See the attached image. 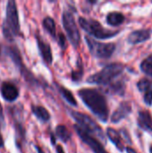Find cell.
I'll use <instances>...</instances> for the list:
<instances>
[{
	"mask_svg": "<svg viewBox=\"0 0 152 153\" xmlns=\"http://www.w3.org/2000/svg\"><path fill=\"white\" fill-rule=\"evenodd\" d=\"M73 128L75 130V132L77 133V134L79 135V137L82 139V141L83 143H85L94 153H108L104 148V146L102 145V143L95 137H93L92 135L89 134L88 133H86L84 130H82L80 126H78L77 125L73 126Z\"/></svg>",
	"mask_w": 152,
	"mask_h": 153,
	"instance_id": "8",
	"label": "cell"
},
{
	"mask_svg": "<svg viewBox=\"0 0 152 153\" xmlns=\"http://www.w3.org/2000/svg\"><path fill=\"white\" fill-rule=\"evenodd\" d=\"M4 113H3V108L0 103V125L4 126Z\"/></svg>",
	"mask_w": 152,
	"mask_h": 153,
	"instance_id": "28",
	"label": "cell"
},
{
	"mask_svg": "<svg viewBox=\"0 0 152 153\" xmlns=\"http://www.w3.org/2000/svg\"><path fill=\"white\" fill-rule=\"evenodd\" d=\"M125 70V65L121 63H112L106 65L101 71L90 75L87 82L90 84L107 85L115 78L119 76Z\"/></svg>",
	"mask_w": 152,
	"mask_h": 153,
	"instance_id": "3",
	"label": "cell"
},
{
	"mask_svg": "<svg viewBox=\"0 0 152 153\" xmlns=\"http://www.w3.org/2000/svg\"><path fill=\"white\" fill-rule=\"evenodd\" d=\"M151 39V30L144 29V30H137L131 32L128 36V42L131 44H139L142 43Z\"/></svg>",
	"mask_w": 152,
	"mask_h": 153,
	"instance_id": "12",
	"label": "cell"
},
{
	"mask_svg": "<svg viewBox=\"0 0 152 153\" xmlns=\"http://www.w3.org/2000/svg\"><path fill=\"white\" fill-rule=\"evenodd\" d=\"M125 151H126V152L127 153H137L134 149H133V148H131V147H129V146H127V147L125 148Z\"/></svg>",
	"mask_w": 152,
	"mask_h": 153,
	"instance_id": "29",
	"label": "cell"
},
{
	"mask_svg": "<svg viewBox=\"0 0 152 153\" xmlns=\"http://www.w3.org/2000/svg\"><path fill=\"white\" fill-rule=\"evenodd\" d=\"M140 68L141 70L148 74L149 76L152 77V54L148 56L140 65Z\"/></svg>",
	"mask_w": 152,
	"mask_h": 153,
	"instance_id": "21",
	"label": "cell"
},
{
	"mask_svg": "<svg viewBox=\"0 0 152 153\" xmlns=\"http://www.w3.org/2000/svg\"><path fill=\"white\" fill-rule=\"evenodd\" d=\"M132 112V105L128 101H123L111 116V122L114 124L119 123L121 120L128 117Z\"/></svg>",
	"mask_w": 152,
	"mask_h": 153,
	"instance_id": "10",
	"label": "cell"
},
{
	"mask_svg": "<svg viewBox=\"0 0 152 153\" xmlns=\"http://www.w3.org/2000/svg\"><path fill=\"white\" fill-rule=\"evenodd\" d=\"M125 15L119 12H112L107 15V22L114 27L121 25L125 21Z\"/></svg>",
	"mask_w": 152,
	"mask_h": 153,
	"instance_id": "15",
	"label": "cell"
},
{
	"mask_svg": "<svg viewBox=\"0 0 152 153\" xmlns=\"http://www.w3.org/2000/svg\"><path fill=\"white\" fill-rule=\"evenodd\" d=\"M125 91V83L122 82H117L116 83H113L108 88V91L111 92V94H119L121 96L124 95Z\"/></svg>",
	"mask_w": 152,
	"mask_h": 153,
	"instance_id": "22",
	"label": "cell"
},
{
	"mask_svg": "<svg viewBox=\"0 0 152 153\" xmlns=\"http://www.w3.org/2000/svg\"><path fill=\"white\" fill-rule=\"evenodd\" d=\"M43 27L45 28V30L53 37L56 39V23H55V21L51 18V17H46L44 20H43Z\"/></svg>",
	"mask_w": 152,
	"mask_h": 153,
	"instance_id": "20",
	"label": "cell"
},
{
	"mask_svg": "<svg viewBox=\"0 0 152 153\" xmlns=\"http://www.w3.org/2000/svg\"><path fill=\"white\" fill-rule=\"evenodd\" d=\"M3 33L6 39L13 40L20 34V22L17 4L15 1L10 0L6 5L5 19L3 23Z\"/></svg>",
	"mask_w": 152,
	"mask_h": 153,
	"instance_id": "2",
	"label": "cell"
},
{
	"mask_svg": "<svg viewBox=\"0 0 152 153\" xmlns=\"http://www.w3.org/2000/svg\"><path fill=\"white\" fill-rule=\"evenodd\" d=\"M71 116L78 123V126H80L86 133H88L90 135H95L102 142H106L105 134L102 128L95 120L92 119V117L86 114L77 111H71Z\"/></svg>",
	"mask_w": 152,
	"mask_h": 153,
	"instance_id": "4",
	"label": "cell"
},
{
	"mask_svg": "<svg viewBox=\"0 0 152 153\" xmlns=\"http://www.w3.org/2000/svg\"><path fill=\"white\" fill-rule=\"evenodd\" d=\"M137 88L141 92H145L152 88V82L150 79L143 78L137 82Z\"/></svg>",
	"mask_w": 152,
	"mask_h": 153,
	"instance_id": "23",
	"label": "cell"
},
{
	"mask_svg": "<svg viewBox=\"0 0 152 153\" xmlns=\"http://www.w3.org/2000/svg\"><path fill=\"white\" fill-rule=\"evenodd\" d=\"M50 139H51L52 144H53V145H56V139H55V136H54V134H51V137H50Z\"/></svg>",
	"mask_w": 152,
	"mask_h": 153,
	"instance_id": "32",
	"label": "cell"
},
{
	"mask_svg": "<svg viewBox=\"0 0 152 153\" xmlns=\"http://www.w3.org/2000/svg\"><path fill=\"white\" fill-rule=\"evenodd\" d=\"M80 26L90 35L96 39H106L115 37L118 34V30H106L98 21L92 19H86L83 17L79 18Z\"/></svg>",
	"mask_w": 152,
	"mask_h": 153,
	"instance_id": "5",
	"label": "cell"
},
{
	"mask_svg": "<svg viewBox=\"0 0 152 153\" xmlns=\"http://www.w3.org/2000/svg\"><path fill=\"white\" fill-rule=\"evenodd\" d=\"M36 39H37L39 53H40L43 60L46 62V64L51 65L52 61H53V56H52V51H51L50 45L47 42H46L45 40H43L39 35L36 36Z\"/></svg>",
	"mask_w": 152,
	"mask_h": 153,
	"instance_id": "11",
	"label": "cell"
},
{
	"mask_svg": "<svg viewBox=\"0 0 152 153\" xmlns=\"http://www.w3.org/2000/svg\"><path fill=\"white\" fill-rule=\"evenodd\" d=\"M36 149H37V151H38V153H44V152L42 151V149H41L39 146H36Z\"/></svg>",
	"mask_w": 152,
	"mask_h": 153,
	"instance_id": "33",
	"label": "cell"
},
{
	"mask_svg": "<svg viewBox=\"0 0 152 153\" xmlns=\"http://www.w3.org/2000/svg\"><path fill=\"white\" fill-rule=\"evenodd\" d=\"M58 43L60 45V47L63 48V49H65L66 48V39H65V36L63 34V33H60L59 36H58Z\"/></svg>",
	"mask_w": 152,
	"mask_h": 153,
	"instance_id": "26",
	"label": "cell"
},
{
	"mask_svg": "<svg viewBox=\"0 0 152 153\" xmlns=\"http://www.w3.org/2000/svg\"><path fill=\"white\" fill-rule=\"evenodd\" d=\"M56 137L59 138L64 143H67L71 139V135H72L71 132L64 125H59V126H56Z\"/></svg>",
	"mask_w": 152,
	"mask_h": 153,
	"instance_id": "17",
	"label": "cell"
},
{
	"mask_svg": "<svg viewBox=\"0 0 152 153\" xmlns=\"http://www.w3.org/2000/svg\"><path fill=\"white\" fill-rule=\"evenodd\" d=\"M3 147H4V140H3V137H2V134L0 132V148H3Z\"/></svg>",
	"mask_w": 152,
	"mask_h": 153,
	"instance_id": "31",
	"label": "cell"
},
{
	"mask_svg": "<svg viewBox=\"0 0 152 153\" xmlns=\"http://www.w3.org/2000/svg\"><path fill=\"white\" fill-rule=\"evenodd\" d=\"M107 135L109 138V140L116 145V147L120 152H123L125 150V146H124V143H123V141H122L121 134L118 131H116L114 128L109 127V128L107 129Z\"/></svg>",
	"mask_w": 152,
	"mask_h": 153,
	"instance_id": "14",
	"label": "cell"
},
{
	"mask_svg": "<svg viewBox=\"0 0 152 153\" xmlns=\"http://www.w3.org/2000/svg\"><path fill=\"white\" fill-rule=\"evenodd\" d=\"M85 40L90 54L98 58H109L116 50V44L114 43H101L89 36L85 37Z\"/></svg>",
	"mask_w": 152,
	"mask_h": 153,
	"instance_id": "6",
	"label": "cell"
},
{
	"mask_svg": "<svg viewBox=\"0 0 152 153\" xmlns=\"http://www.w3.org/2000/svg\"><path fill=\"white\" fill-rule=\"evenodd\" d=\"M83 75V68H82V64L81 62V59H78V65H77V69L73 70L72 72V80L74 82L81 81L82 77Z\"/></svg>",
	"mask_w": 152,
	"mask_h": 153,
	"instance_id": "24",
	"label": "cell"
},
{
	"mask_svg": "<svg viewBox=\"0 0 152 153\" xmlns=\"http://www.w3.org/2000/svg\"><path fill=\"white\" fill-rule=\"evenodd\" d=\"M79 97L90 110L102 122H107L108 119L109 109L105 96L98 90L85 88L78 91Z\"/></svg>",
	"mask_w": 152,
	"mask_h": 153,
	"instance_id": "1",
	"label": "cell"
},
{
	"mask_svg": "<svg viewBox=\"0 0 152 153\" xmlns=\"http://www.w3.org/2000/svg\"><path fill=\"white\" fill-rule=\"evenodd\" d=\"M56 153H65V151H64V149H63V147L61 145L56 146Z\"/></svg>",
	"mask_w": 152,
	"mask_h": 153,
	"instance_id": "30",
	"label": "cell"
},
{
	"mask_svg": "<svg viewBox=\"0 0 152 153\" xmlns=\"http://www.w3.org/2000/svg\"><path fill=\"white\" fill-rule=\"evenodd\" d=\"M58 90H59V92L60 94L62 95V97L71 105V106H73V107H76L77 106V101H76V99L74 98V96L73 95V93L66 88L63 87V86H59L58 87Z\"/></svg>",
	"mask_w": 152,
	"mask_h": 153,
	"instance_id": "19",
	"label": "cell"
},
{
	"mask_svg": "<svg viewBox=\"0 0 152 153\" xmlns=\"http://www.w3.org/2000/svg\"><path fill=\"white\" fill-rule=\"evenodd\" d=\"M62 21L70 42L74 48H78L81 41V35L73 13L69 11H65L62 16Z\"/></svg>",
	"mask_w": 152,
	"mask_h": 153,
	"instance_id": "7",
	"label": "cell"
},
{
	"mask_svg": "<svg viewBox=\"0 0 152 153\" xmlns=\"http://www.w3.org/2000/svg\"><path fill=\"white\" fill-rule=\"evenodd\" d=\"M120 134H124V136H125V139L129 143H132V141H131V138H130V136H129V134H128V132L125 130V129H122L120 132H119Z\"/></svg>",
	"mask_w": 152,
	"mask_h": 153,
	"instance_id": "27",
	"label": "cell"
},
{
	"mask_svg": "<svg viewBox=\"0 0 152 153\" xmlns=\"http://www.w3.org/2000/svg\"><path fill=\"white\" fill-rule=\"evenodd\" d=\"M0 92L3 99L6 101L13 102L19 97V90L11 82H4L0 87Z\"/></svg>",
	"mask_w": 152,
	"mask_h": 153,
	"instance_id": "9",
	"label": "cell"
},
{
	"mask_svg": "<svg viewBox=\"0 0 152 153\" xmlns=\"http://www.w3.org/2000/svg\"><path fill=\"white\" fill-rule=\"evenodd\" d=\"M150 152L152 153V144L151 145V148H150Z\"/></svg>",
	"mask_w": 152,
	"mask_h": 153,
	"instance_id": "34",
	"label": "cell"
},
{
	"mask_svg": "<svg viewBox=\"0 0 152 153\" xmlns=\"http://www.w3.org/2000/svg\"><path fill=\"white\" fill-rule=\"evenodd\" d=\"M144 102L148 106L152 105V88L144 92Z\"/></svg>",
	"mask_w": 152,
	"mask_h": 153,
	"instance_id": "25",
	"label": "cell"
},
{
	"mask_svg": "<svg viewBox=\"0 0 152 153\" xmlns=\"http://www.w3.org/2000/svg\"><path fill=\"white\" fill-rule=\"evenodd\" d=\"M15 143L18 148H21L25 141V129L23 126L20 123L15 125Z\"/></svg>",
	"mask_w": 152,
	"mask_h": 153,
	"instance_id": "18",
	"label": "cell"
},
{
	"mask_svg": "<svg viewBox=\"0 0 152 153\" xmlns=\"http://www.w3.org/2000/svg\"><path fill=\"white\" fill-rule=\"evenodd\" d=\"M138 126L145 130L152 132V117L148 110H141L138 113Z\"/></svg>",
	"mask_w": 152,
	"mask_h": 153,
	"instance_id": "13",
	"label": "cell"
},
{
	"mask_svg": "<svg viewBox=\"0 0 152 153\" xmlns=\"http://www.w3.org/2000/svg\"><path fill=\"white\" fill-rule=\"evenodd\" d=\"M31 111L36 116V117H38L42 122H47V121H48L50 119L49 112L47 110L46 108H44L42 106H34V105H32L31 106Z\"/></svg>",
	"mask_w": 152,
	"mask_h": 153,
	"instance_id": "16",
	"label": "cell"
}]
</instances>
